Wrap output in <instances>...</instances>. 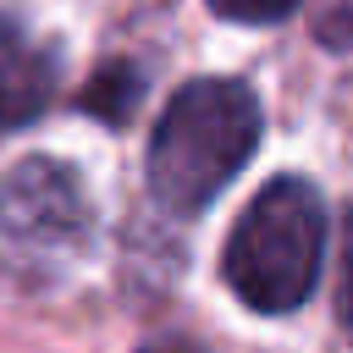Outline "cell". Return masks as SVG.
<instances>
[{"mask_svg":"<svg viewBox=\"0 0 353 353\" xmlns=\"http://www.w3.org/2000/svg\"><path fill=\"white\" fill-rule=\"evenodd\" d=\"M325 254V204L303 176L265 182L226 237V287L259 309L287 314L314 292Z\"/></svg>","mask_w":353,"mask_h":353,"instance_id":"obj_2","label":"cell"},{"mask_svg":"<svg viewBox=\"0 0 353 353\" xmlns=\"http://www.w3.org/2000/svg\"><path fill=\"white\" fill-rule=\"evenodd\" d=\"M320 33H325L331 44H353V0H336V6L325 11V22H320Z\"/></svg>","mask_w":353,"mask_h":353,"instance_id":"obj_7","label":"cell"},{"mask_svg":"<svg viewBox=\"0 0 353 353\" xmlns=\"http://www.w3.org/2000/svg\"><path fill=\"white\" fill-rule=\"evenodd\" d=\"M259 99L232 77H199L176 88L149 138V188L165 210H204L254 154Z\"/></svg>","mask_w":353,"mask_h":353,"instance_id":"obj_1","label":"cell"},{"mask_svg":"<svg viewBox=\"0 0 353 353\" xmlns=\"http://www.w3.org/2000/svg\"><path fill=\"white\" fill-rule=\"evenodd\" d=\"M55 94V61L22 28L0 22V132L33 121Z\"/></svg>","mask_w":353,"mask_h":353,"instance_id":"obj_4","label":"cell"},{"mask_svg":"<svg viewBox=\"0 0 353 353\" xmlns=\"http://www.w3.org/2000/svg\"><path fill=\"white\" fill-rule=\"evenodd\" d=\"M149 353H154V347H149Z\"/></svg>","mask_w":353,"mask_h":353,"instance_id":"obj_8","label":"cell"},{"mask_svg":"<svg viewBox=\"0 0 353 353\" xmlns=\"http://www.w3.org/2000/svg\"><path fill=\"white\" fill-rule=\"evenodd\" d=\"M336 314H342V331L353 336V221H347V248H342V292H336Z\"/></svg>","mask_w":353,"mask_h":353,"instance_id":"obj_6","label":"cell"},{"mask_svg":"<svg viewBox=\"0 0 353 353\" xmlns=\"http://www.w3.org/2000/svg\"><path fill=\"white\" fill-rule=\"evenodd\" d=\"M88 221L83 182L61 160H22L0 176V232L17 243H66Z\"/></svg>","mask_w":353,"mask_h":353,"instance_id":"obj_3","label":"cell"},{"mask_svg":"<svg viewBox=\"0 0 353 353\" xmlns=\"http://www.w3.org/2000/svg\"><path fill=\"white\" fill-rule=\"evenodd\" d=\"M298 0H210V11H221L226 22H276Z\"/></svg>","mask_w":353,"mask_h":353,"instance_id":"obj_5","label":"cell"}]
</instances>
